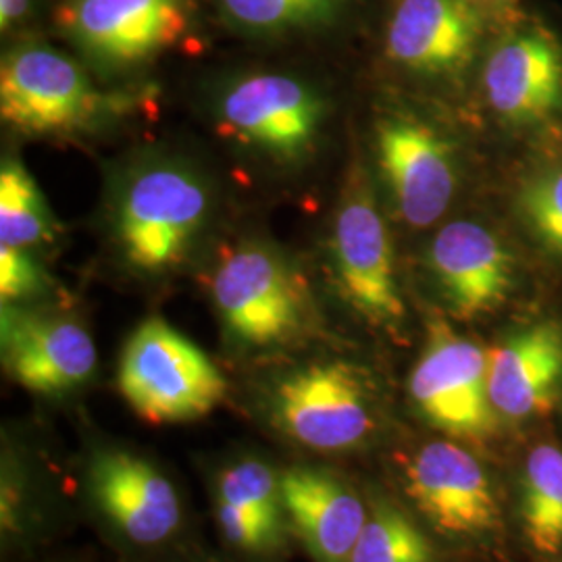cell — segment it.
<instances>
[{
  "label": "cell",
  "mask_w": 562,
  "mask_h": 562,
  "mask_svg": "<svg viewBox=\"0 0 562 562\" xmlns=\"http://www.w3.org/2000/svg\"><path fill=\"white\" fill-rule=\"evenodd\" d=\"M215 217V190L183 157L144 153L113 176L104 202L106 240L142 280L176 276L196 257Z\"/></svg>",
  "instance_id": "cell-1"
},
{
  "label": "cell",
  "mask_w": 562,
  "mask_h": 562,
  "mask_svg": "<svg viewBox=\"0 0 562 562\" xmlns=\"http://www.w3.org/2000/svg\"><path fill=\"white\" fill-rule=\"evenodd\" d=\"M206 288L225 338L241 352L292 346L317 325L311 281L276 241L240 238L220 246Z\"/></svg>",
  "instance_id": "cell-2"
},
{
  "label": "cell",
  "mask_w": 562,
  "mask_h": 562,
  "mask_svg": "<svg viewBox=\"0 0 562 562\" xmlns=\"http://www.w3.org/2000/svg\"><path fill=\"white\" fill-rule=\"evenodd\" d=\"M223 140L271 169H301L322 150L331 104L296 74L257 69L229 78L211 104Z\"/></svg>",
  "instance_id": "cell-3"
},
{
  "label": "cell",
  "mask_w": 562,
  "mask_h": 562,
  "mask_svg": "<svg viewBox=\"0 0 562 562\" xmlns=\"http://www.w3.org/2000/svg\"><path fill=\"white\" fill-rule=\"evenodd\" d=\"M138 104L94 86L88 67L42 41L13 44L0 65V115L32 138L94 134Z\"/></svg>",
  "instance_id": "cell-4"
},
{
  "label": "cell",
  "mask_w": 562,
  "mask_h": 562,
  "mask_svg": "<svg viewBox=\"0 0 562 562\" xmlns=\"http://www.w3.org/2000/svg\"><path fill=\"white\" fill-rule=\"evenodd\" d=\"M369 169L352 162L325 238V262L338 296L362 322L394 331L406 315L394 241Z\"/></svg>",
  "instance_id": "cell-5"
},
{
  "label": "cell",
  "mask_w": 562,
  "mask_h": 562,
  "mask_svg": "<svg viewBox=\"0 0 562 562\" xmlns=\"http://www.w3.org/2000/svg\"><path fill=\"white\" fill-rule=\"evenodd\" d=\"M60 34L102 80L140 74L190 41L194 0H63Z\"/></svg>",
  "instance_id": "cell-6"
},
{
  "label": "cell",
  "mask_w": 562,
  "mask_h": 562,
  "mask_svg": "<svg viewBox=\"0 0 562 562\" xmlns=\"http://www.w3.org/2000/svg\"><path fill=\"white\" fill-rule=\"evenodd\" d=\"M117 380L123 398L148 423L199 419L227 392L215 362L161 317L146 319L130 336Z\"/></svg>",
  "instance_id": "cell-7"
},
{
  "label": "cell",
  "mask_w": 562,
  "mask_h": 562,
  "mask_svg": "<svg viewBox=\"0 0 562 562\" xmlns=\"http://www.w3.org/2000/svg\"><path fill=\"white\" fill-rule=\"evenodd\" d=\"M267 404L288 438L319 452L357 448L378 427L373 383L344 359L304 362L281 373Z\"/></svg>",
  "instance_id": "cell-8"
},
{
  "label": "cell",
  "mask_w": 562,
  "mask_h": 562,
  "mask_svg": "<svg viewBox=\"0 0 562 562\" xmlns=\"http://www.w3.org/2000/svg\"><path fill=\"white\" fill-rule=\"evenodd\" d=\"M373 159L385 201L406 227L442 220L461 183L459 153L440 125L415 111H383L373 123Z\"/></svg>",
  "instance_id": "cell-9"
},
{
  "label": "cell",
  "mask_w": 562,
  "mask_h": 562,
  "mask_svg": "<svg viewBox=\"0 0 562 562\" xmlns=\"http://www.w3.org/2000/svg\"><path fill=\"white\" fill-rule=\"evenodd\" d=\"M408 387L423 417L457 440H480L494 427L487 355L446 323L431 325Z\"/></svg>",
  "instance_id": "cell-10"
},
{
  "label": "cell",
  "mask_w": 562,
  "mask_h": 562,
  "mask_svg": "<svg viewBox=\"0 0 562 562\" xmlns=\"http://www.w3.org/2000/svg\"><path fill=\"white\" fill-rule=\"evenodd\" d=\"M0 350L4 371L38 394H63L97 371V346L69 315L36 304H2Z\"/></svg>",
  "instance_id": "cell-11"
},
{
  "label": "cell",
  "mask_w": 562,
  "mask_h": 562,
  "mask_svg": "<svg viewBox=\"0 0 562 562\" xmlns=\"http://www.w3.org/2000/svg\"><path fill=\"white\" fill-rule=\"evenodd\" d=\"M485 15L475 0H394L385 21V57L419 78H457L480 50Z\"/></svg>",
  "instance_id": "cell-12"
},
{
  "label": "cell",
  "mask_w": 562,
  "mask_h": 562,
  "mask_svg": "<svg viewBox=\"0 0 562 562\" xmlns=\"http://www.w3.org/2000/svg\"><path fill=\"white\" fill-rule=\"evenodd\" d=\"M483 92L503 120L536 123L562 111V44L546 25L515 23L483 65Z\"/></svg>",
  "instance_id": "cell-13"
},
{
  "label": "cell",
  "mask_w": 562,
  "mask_h": 562,
  "mask_svg": "<svg viewBox=\"0 0 562 562\" xmlns=\"http://www.w3.org/2000/svg\"><path fill=\"white\" fill-rule=\"evenodd\" d=\"M406 485L413 503L438 531L475 538L496 529L498 498L490 477L457 442L425 443L408 462Z\"/></svg>",
  "instance_id": "cell-14"
},
{
  "label": "cell",
  "mask_w": 562,
  "mask_h": 562,
  "mask_svg": "<svg viewBox=\"0 0 562 562\" xmlns=\"http://www.w3.org/2000/svg\"><path fill=\"white\" fill-rule=\"evenodd\" d=\"M425 259L446 306L459 319H477L496 311L515 278V259L503 238L475 220L442 225Z\"/></svg>",
  "instance_id": "cell-15"
},
{
  "label": "cell",
  "mask_w": 562,
  "mask_h": 562,
  "mask_svg": "<svg viewBox=\"0 0 562 562\" xmlns=\"http://www.w3.org/2000/svg\"><path fill=\"white\" fill-rule=\"evenodd\" d=\"M94 503L130 542L155 546L181 525L180 496L161 471L123 450H104L90 464Z\"/></svg>",
  "instance_id": "cell-16"
},
{
  "label": "cell",
  "mask_w": 562,
  "mask_h": 562,
  "mask_svg": "<svg viewBox=\"0 0 562 562\" xmlns=\"http://www.w3.org/2000/svg\"><path fill=\"white\" fill-rule=\"evenodd\" d=\"M562 387L559 323L521 327L487 355V394L494 413L522 422L552 408Z\"/></svg>",
  "instance_id": "cell-17"
},
{
  "label": "cell",
  "mask_w": 562,
  "mask_h": 562,
  "mask_svg": "<svg viewBox=\"0 0 562 562\" xmlns=\"http://www.w3.org/2000/svg\"><path fill=\"white\" fill-rule=\"evenodd\" d=\"M280 480L283 510L315 561L350 562L369 517L361 498L317 469H290Z\"/></svg>",
  "instance_id": "cell-18"
},
{
  "label": "cell",
  "mask_w": 562,
  "mask_h": 562,
  "mask_svg": "<svg viewBox=\"0 0 562 562\" xmlns=\"http://www.w3.org/2000/svg\"><path fill=\"white\" fill-rule=\"evenodd\" d=\"M281 480L259 459L227 467L217 482V521L225 540L244 552H265L280 543Z\"/></svg>",
  "instance_id": "cell-19"
},
{
  "label": "cell",
  "mask_w": 562,
  "mask_h": 562,
  "mask_svg": "<svg viewBox=\"0 0 562 562\" xmlns=\"http://www.w3.org/2000/svg\"><path fill=\"white\" fill-rule=\"evenodd\" d=\"M521 519L531 548L552 557L562 550V450L540 443L522 473Z\"/></svg>",
  "instance_id": "cell-20"
},
{
  "label": "cell",
  "mask_w": 562,
  "mask_h": 562,
  "mask_svg": "<svg viewBox=\"0 0 562 562\" xmlns=\"http://www.w3.org/2000/svg\"><path fill=\"white\" fill-rule=\"evenodd\" d=\"M59 223L32 173L18 157L0 167V244L38 250L57 240Z\"/></svg>",
  "instance_id": "cell-21"
},
{
  "label": "cell",
  "mask_w": 562,
  "mask_h": 562,
  "mask_svg": "<svg viewBox=\"0 0 562 562\" xmlns=\"http://www.w3.org/2000/svg\"><path fill=\"white\" fill-rule=\"evenodd\" d=\"M241 34L280 38L323 30L340 20L350 0H215Z\"/></svg>",
  "instance_id": "cell-22"
},
{
  "label": "cell",
  "mask_w": 562,
  "mask_h": 562,
  "mask_svg": "<svg viewBox=\"0 0 562 562\" xmlns=\"http://www.w3.org/2000/svg\"><path fill=\"white\" fill-rule=\"evenodd\" d=\"M350 562H434V548L398 508L380 504L369 513Z\"/></svg>",
  "instance_id": "cell-23"
},
{
  "label": "cell",
  "mask_w": 562,
  "mask_h": 562,
  "mask_svg": "<svg viewBox=\"0 0 562 562\" xmlns=\"http://www.w3.org/2000/svg\"><path fill=\"white\" fill-rule=\"evenodd\" d=\"M519 206L536 238L562 259V167H552L527 181Z\"/></svg>",
  "instance_id": "cell-24"
},
{
  "label": "cell",
  "mask_w": 562,
  "mask_h": 562,
  "mask_svg": "<svg viewBox=\"0 0 562 562\" xmlns=\"http://www.w3.org/2000/svg\"><path fill=\"white\" fill-rule=\"evenodd\" d=\"M55 290V281L34 250L0 244V299L2 304H34Z\"/></svg>",
  "instance_id": "cell-25"
},
{
  "label": "cell",
  "mask_w": 562,
  "mask_h": 562,
  "mask_svg": "<svg viewBox=\"0 0 562 562\" xmlns=\"http://www.w3.org/2000/svg\"><path fill=\"white\" fill-rule=\"evenodd\" d=\"M34 11V0H0V27L13 32L21 27Z\"/></svg>",
  "instance_id": "cell-26"
},
{
  "label": "cell",
  "mask_w": 562,
  "mask_h": 562,
  "mask_svg": "<svg viewBox=\"0 0 562 562\" xmlns=\"http://www.w3.org/2000/svg\"><path fill=\"white\" fill-rule=\"evenodd\" d=\"M475 2L482 7L485 13H490V11L506 13V11H510L515 7L517 0H475Z\"/></svg>",
  "instance_id": "cell-27"
}]
</instances>
